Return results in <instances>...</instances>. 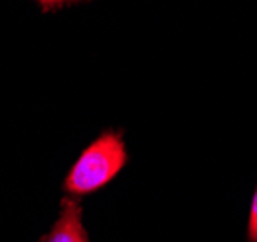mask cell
Here are the masks:
<instances>
[{
  "instance_id": "cell-1",
  "label": "cell",
  "mask_w": 257,
  "mask_h": 242,
  "mask_svg": "<svg viewBox=\"0 0 257 242\" xmlns=\"http://www.w3.org/2000/svg\"><path fill=\"white\" fill-rule=\"evenodd\" d=\"M128 161V151L118 132H103L81 151L68 171L62 188L72 198L95 194L118 177Z\"/></svg>"
},
{
  "instance_id": "cell-4",
  "label": "cell",
  "mask_w": 257,
  "mask_h": 242,
  "mask_svg": "<svg viewBox=\"0 0 257 242\" xmlns=\"http://www.w3.org/2000/svg\"><path fill=\"white\" fill-rule=\"evenodd\" d=\"M39 4H43L45 8H52V6H60V4H64L68 0H37Z\"/></svg>"
},
{
  "instance_id": "cell-2",
  "label": "cell",
  "mask_w": 257,
  "mask_h": 242,
  "mask_svg": "<svg viewBox=\"0 0 257 242\" xmlns=\"http://www.w3.org/2000/svg\"><path fill=\"white\" fill-rule=\"evenodd\" d=\"M37 242H91L83 225V207L77 198L68 196L60 202V211L49 232Z\"/></svg>"
},
{
  "instance_id": "cell-3",
  "label": "cell",
  "mask_w": 257,
  "mask_h": 242,
  "mask_svg": "<svg viewBox=\"0 0 257 242\" xmlns=\"http://www.w3.org/2000/svg\"><path fill=\"white\" fill-rule=\"evenodd\" d=\"M247 242H257V186L249 205V217H247V230H245Z\"/></svg>"
}]
</instances>
